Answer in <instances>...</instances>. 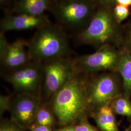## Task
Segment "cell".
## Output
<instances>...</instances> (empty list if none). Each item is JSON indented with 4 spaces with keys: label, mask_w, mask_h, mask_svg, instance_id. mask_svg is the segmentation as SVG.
I'll return each mask as SVG.
<instances>
[{
    "label": "cell",
    "mask_w": 131,
    "mask_h": 131,
    "mask_svg": "<svg viewBox=\"0 0 131 131\" xmlns=\"http://www.w3.org/2000/svg\"><path fill=\"white\" fill-rule=\"evenodd\" d=\"M89 75L77 72L48 103L58 126L76 125L82 117H90L86 95Z\"/></svg>",
    "instance_id": "obj_1"
},
{
    "label": "cell",
    "mask_w": 131,
    "mask_h": 131,
    "mask_svg": "<svg viewBox=\"0 0 131 131\" xmlns=\"http://www.w3.org/2000/svg\"><path fill=\"white\" fill-rule=\"evenodd\" d=\"M113 7L97 6L89 24L77 35L79 44L91 45L97 49L107 45L118 48L121 46L123 26L115 18Z\"/></svg>",
    "instance_id": "obj_2"
},
{
    "label": "cell",
    "mask_w": 131,
    "mask_h": 131,
    "mask_svg": "<svg viewBox=\"0 0 131 131\" xmlns=\"http://www.w3.org/2000/svg\"><path fill=\"white\" fill-rule=\"evenodd\" d=\"M32 61L43 63L58 58L70 57V45L64 29L51 23L38 28L28 42Z\"/></svg>",
    "instance_id": "obj_3"
},
{
    "label": "cell",
    "mask_w": 131,
    "mask_h": 131,
    "mask_svg": "<svg viewBox=\"0 0 131 131\" xmlns=\"http://www.w3.org/2000/svg\"><path fill=\"white\" fill-rule=\"evenodd\" d=\"M122 92V82L118 72L89 74L86 83V95L91 114L99 108L110 105L113 100Z\"/></svg>",
    "instance_id": "obj_4"
},
{
    "label": "cell",
    "mask_w": 131,
    "mask_h": 131,
    "mask_svg": "<svg viewBox=\"0 0 131 131\" xmlns=\"http://www.w3.org/2000/svg\"><path fill=\"white\" fill-rule=\"evenodd\" d=\"M97 7L93 0H57L50 8L58 25L82 30L89 24Z\"/></svg>",
    "instance_id": "obj_5"
},
{
    "label": "cell",
    "mask_w": 131,
    "mask_h": 131,
    "mask_svg": "<svg viewBox=\"0 0 131 131\" xmlns=\"http://www.w3.org/2000/svg\"><path fill=\"white\" fill-rule=\"evenodd\" d=\"M41 101L49 103L78 72L74 59L58 58L42 63Z\"/></svg>",
    "instance_id": "obj_6"
},
{
    "label": "cell",
    "mask_w": 131,
    "mask_h": 131,
    "mask_svg": "<svg viewBox=\"0 0 131 131\" xmlns=\"http://www.w3.org/2000/svg\"><path fill=\"white\" fill-rule=\"evenodd\" d=\"M120 50L112 45H105L93 53L74 59L76 69L79 72L94 74L104 72H117Z\"/></svg>",
    "instance_id": "obj_7"
},
{
    "label": "cell",
    "mask_w": 131,
    "mask_h": 131,
    "mask_svg": "<svg viewBox=\"0 0 131 131\" xmlns=\"http://www.w3.org/2000/svg\"><path fill=\"white\" fill-rule=\"evenodd\" d=\"M16 93L31 94L41 98L43 83L42 63L31 61L5 75Z\"/></svg>",
    "instance_id": "obj_8"
},
{
    "label": "cell",
    "mask_w": 131,
    "mask_h": 131,
    "mask_svg": "<svg viewBox=\"0 0 131 131\" xmlns=\"http://www.w3.org/2000/svg\"><path fill=\"white\" fill-rule=\"evenodd\" d=\"M41 102L40 97L33 94L16 93L12 95L8 110L10 118L28 130L34 124L36 114Z\"/></svg>",
    "instance_id": "obj_9"
},
{
    "label": "cell",
    "mask_w": 131,
    "mask_h": 131,
    "mask_svg": "<svg viewBox=\"0 0 131 131\" xmlns=\"http://www.w3.org/2000/svg\"><path fill=\"white\" fill-rule=\"evenodd\" d=\"M28 46V42L23 39L9 43L4 56L0 59L5 74L19 69L32 61Z\"/></svg>",
    "instance_id": "obj_10"
},
{
    "label": "cell",
    "mask_w": 131,
    "mask_h": 131,
    "mask_svg": "<svg viewBox=\"0 0 131 131\" xmlns=\"http://www.w3.org/2000/svg\"><path fill=\"white\" fill-rule=\"evenodd\" d=\"M46 16H34L27 14H17L5 17L1 24V32L20 31L41 28L50 24Z\"/></svg>",
    "instance_id": "obj_11"
},
{
    "label": "cell",
    "mask_w": 131,
    "mask_h": 131,
    "mask_svg": "<svg viewBox=\"0 0 131 131\" xmlns=\"http://www.w3.org/2000/svg\"><path fill=\"white\" fill-rule=\"evenodd\" d=\"M92 117L100 131H120L115 114L110 105H105L93 111Z\"/></svg>",
    "instance_id": "obj_12"
},
{
    "label": "cell",
    "mask_w": 131,
    "mask_h": 131,
    "mask_svg": "<svg viewBox=\"0 0 131 131\" xmlns=\"http://www.w3.org/2000/svg\"><path fill=\"white\" fill-rule=\"evenodd\" d=\"M120 56L117 72L122 79L123 92L131 96V52L123 47L119 48Z\"/></svg>",
    "instance_id": "obj_13"
},
{
    "label": "cell",
    "mask_w": 131,
    "mask_h": 131,
    "mask_svg": "<svg viewBox=\"0 0 131 131\" xmlns=\"http://www.w3.org/2000/svg\"><path fill=\"white\" fill-rule=\"evenodd\" d=\"M51 5V0H19L15 10L17 14L41 16Z\"/></svg>",
    "instance_id": "obj_14"
},
{
    "label": "cell",
    "mask_w": 131,
    "mask_h": 131,
    "mask_svg": "<svg viewBox=\"0 0 131 131\" xmlns=\"http://www.w3.org/2000/svg\"><path fill=\"white\" fill-rule=\"evenodd\" d=\"M34 124L51 127L54 129L58 126L56 117L48 103L41 101L40 103L36 114Z\"/></svg>",
    "instance_id": "obj_15"
},
{
    "label": "cell",
    "mask_w": 131,
    "mask_h": 131,
    "mask_svg": "<svg viewBox=\"0 0 131 131\" xmlns=\"http://www.w3.org/2000/svg\"><path fill=\"white\" fill-rule=\"evenodd\" d=\"M123 92L114 99L110 104L115 115L126 117L131 123V100Z\"/></svg>",
    "instance_id": "obj_16"
},
{
    "label": "cell",
    "mask_w": 131,
    "mask_h": 131,
    "mask_svg": "<svg viewBox=\"0 0 131 131\" xmlns=\"http://www.w3.org/2000/svg\"><path fill=\"white\" fill-rule=\"evenodd\" d=\"M113 13L116 20L119 24L125 20L131 13L128 7L118 4L113 7Z\"/></svg>",
    "instance_id": "obj_17"
},
{
    "label": "cell",
    "mask_w": 131,
    "mask_h": 131,
    "mask_svg": "<svg viewBox=\"0 0 131 131\" xmlns=\"http://www.w3.org/2000/svg\"><path fill=\"white\" fill-rule=\"evenodd\" d=\"M11 118H2L0 122V131H26Z\"/></svg>",
    "instance_id": "obj_18"
},
{
    "label": "cell",
    "mask_w": 131,
    "mask_h": 131,
    "mask_svg": "<svg viewBox=\"0 0 131 131\" xmlns=\"http://www.w3.org/2000/svg\"><path fill=\"white\" fill-rule=\"evenodd\" d=\"M89 118L88 117H82L78 123L75 125V131H100L98 127L90 124Z\"/></svg>",
    "instance_id": "obj_19"
},
{
    "label": "cell",
    "mask_w": 131,
    "mask_h": 131,
    "mask_svg": "<svg viewBox=\"0 0 131 131\" xmlns=\"http://www.w3.org/2000/svg\"><path fill=\"white\" fill-rule=\"evenodd\" d=\"M120 47H123L131 52V23L123 26V38Z\"/></svg>",
    "instance_id": "obj_20"
},
{
    "label": "cell",
    "mask_w": 131,
    "mask_h": 131,
    "mask_svg": "<svg viewBox=\"0 0 131 131\" xmlns=\"http://www.w3.org/2000/svg\"><path fill=\"white\" fill-rule=\"evenodd\" d=\"M12 95H1L0 96V116L7 111H8Z\"/></svg>",
    "instance_id": "obj_21"
},
{
    "label": "cell",
    "mask_w": 131,
    "mask_h": 131,
    "mask_svg": "<svg viewBox=\"0 0 131 131\" xmlns=\"http://www.w3.org/2000/svg\"><path fill=\"white\" fill-rule=\"evenodd\" d=\"M9 43L7 41L5 37V33L1 32L0 34V59L5 54Z\"/></svg>",
    "instance_id": "obj_22"
},
{
    "label": "cell",
    "mask_w": 131,
    "mask_h": 131,
    "mask_svg": "<svg viewBox=\"0 0 131 131\" xmlns=\"http://www.w3.org/2000/svg\"><path fill=\"white\" fill-rule=\"evenodd\" d=\"M28 130L29 131H53L54 129L48 126L34 124L29 128Z\"/></svg>",
    "instance_id": "obj_23"
},
{
    "label": "cell",
    "mask_w": 131,
    "mask_h": 131,
    "mask_svg": "<svg viewBox=\"0 0 131 131\" xmlns=\"http://www.w3.org/2000/svg\"><path fill=\"white\" fill-rule=\"evenodd\" d=\"M97 6L105 5L114 7L115 5V0H93Z\"/></svg>",
    "instance_id": "obj_24"
},
{
    "label": "cell",
    "mask_w": 131,
    "mask_h": 131,
    "mask_svg": "<svg viewBox=\"0 0 131 131\" xmlns=\"http://www.w3.org/2000/svg\"><path fill=\"white\" fill-rule=\"evenodd\" d=\"M53 131H75V125L60 127L59 128H56Z\"/></svg>",
    "instance_id": "obj_25"
},
{
    "label": "cell",
    "mask_w": 131,
    "mask_h": 131,
    "mask_svg": "<svg viewBox=\"0 0 131 131\" xmlns=\"http://www.w3.org/2000/svg\"><path fill=\"white\" fill-rule=\"evenodd\" d=\"M116 5H122L127 7L131 6V0H115Z\"/></svg>",
    "instance_id": "obj_26"
},
{
    "label": "cell",
    "mask_w": 131,
    "mask_h": 131,
    "mask_svg": "<svg viewBox=\"0 0 131 131\" xmlns=\"http://www.w3.org/2000/svg\"><path fill=\"white\" fill-rule=\"evenodd\" d=\"M8 1H9V0H0V2H1V4L2 5L5 4L7 3Z\"/></svg>",
    "instance_id": "obj_27"
},
{
    "label": "cell",
    "mask_w": 131,
    "mask_h": 131,
    "mask_svg": "<svg viewBox=\"0 0 131 131\" xmlns=\"http://www.w3.org/2000/svg\"><path fill=\"white\" fill-rule=\"evenodd\" d=\"M123 131H131V123L129 126L128 127Z\"/></svg>",
    "instance_id": "obj_28"
}]
</instances>
